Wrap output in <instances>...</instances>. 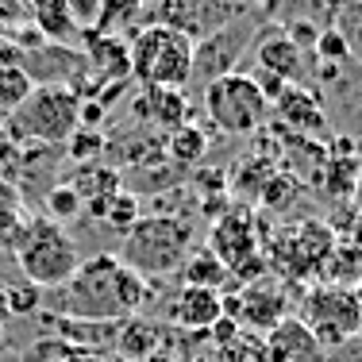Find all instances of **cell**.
Here are the masks:
<instances>
[{
  "label": "cell",
  "mask_w": 362,
  "mask_h": 362,
  "mask_svg": "<svg viewBox=\"0 0 362 362\" xmlns=\"http://www.w3.org/2000/svg\"><path fill=\"white\" fill-rule=\"evenodd\" d=\"M151 300V281L127 270L112 251L81 258L74 278L58 289V316L74 320H127Z\"/></svg>",
  "instance_id": "1"
},
{
  "label": "cell",
  "mask_w": 362,
  "mask_h": 362,
  "mask_svg": "<svg viewBox=\"0 0 362 362\" xmlns=\"http://www.w3.org/2000/svg\"><path fill=\"white\" fill-rule=\"evenodd\" d=\"M197 228L185 216H170V212H151L139 216L132 228L124 231V243H119V262L127 270H135L139 278H170L181 270V262L193 251Z\"/></svg>",
  "instance_id": "2"
},
{
  "label": "cell",
  "mask_w": 362,
  "mask_h": 362,
  "mask_svg": "<svg viewBox=\"0 0 362 362\" xmlns=\"http://www.w3.org/2000/svg\"><path fill=\"white\" fill-rule=\"evenodd\" d=\"M127 66L143 89H185L193 81V39L174 28L143 23L127 42Z\"/></svg>",
  "instance_id": "3"
},
{
  "label": "cell",
  "mask_w": 362,
  "mask_h": 362,
  "mask_svg": "<svg viewBox=\"0 0 362 362\" xmlns=\"http://www.w3.org/2000/svg\"><path fill=\"white\" fill-rule=\"evenodd\" d=\"M77 108L81 97L58 85H35L31 97L8 116L4 135L16 146H58L77 132Z\"/></svg>",
  "instance_id": "4"
},
{
  "label": "cell",
  "mask_w": 362,
  "mask_h": 362,
  "mask_svg": "<svg viewBox=\"0 0 362 362\" xmlns=\"http://www.w3.org/2000/svg\"><path fill=\"white\" fill-rule=\"evenodd\" d=\"M16 262H20L23 278L39 289H62L74 278V270L81 266V251L70 239V231L62 223L47 216H31L28 231H23L20 247H16Z\"/></svg>",
  "instance_id": "5"
},
{
  "label": "cell",
  "mask_w": 362,
  "mask_h": 362,
  "mask_svg": "<svg viewBox=\"0 0 362 362\" xmlns=\"http://www.w3.org/2000/svg\"><path fill=\"white\" fill-rule=\"evenodd\" d=\"M204 116L223 135H258L270 116V100L258 93L251 74L235 70L204 85Z\"/></svg>",
  "instance_id": "6"
},
{
  "label": "cell",
  "mask_w": 362,
  "mask_h": 362,
  "mask_svg": "<svg viewBox=\"0 0 362 362\" xmlns=\"http://www.w3.org/2000/svg\"><path fill=\"white\" fill-rule=\"evenodd\" d=\"M300 324L316 335L324 355L339 343L362 335V297L351 289H332V286H313L300 297Z\"/></svg>",
  "instance_id": "7"
},
{
  "label": "cell",
  "mask_w": 362,
  "mask_h": 362,
  "mask_svg": "<svg viewBox=\"0 0 362 362\" xmlns=\"http://www.w3.org/2000/svg\"><path fill=\"white\" fill-rule=\"evenodd\" d=\"M220 300H223V316H231L243 332H255V335L274 332L289 316V297L274 278L251 281V286L235 293H220Z\"/></svg>",
  "instance_id": "8"
},
{
  "label": "cell",
  "mask_w": 362,
  "mask_h": 362,
  "mask_svg": "<svg viewBox=\"0 0 362 362\" xmlns=\"http://www.w3.org/2000/svg\"><path fill=\"white\" fill-rule=\"evenodd\" d=\"M251 35H255V23L239 16V20H231L228 28L197 39L193 42V77H201V81L209 85L223 74H235V66L243 62L247 47L255 42Z\"/></svg>",
  "instance_id": "9"
},
{
  "label": "cell",
  "mask_w": 362,
  "mask_h": 362,
  "mask_svg": "<svg viewBox=\"0 0 362 362\" xmlns=\"http://www.w3.org/2000/svg\"><path fill=\"white\" fill-rule=\"evenodd\" d=\"M216 4H223V0H158L151 8V23L174 28L197 42L212 31L228 28L231 20H239V8H216Z\"/></svg>",
  "instance_id": "10"
},
{
  "label": "cell",
  "mask_w": 362,
  "mask_h": 362,
  "mask_svg": "<svg viewBox=\"0 0 362 362\" xmlns=\"http://www.w3.org/2000/svg\"><path fill=\"white\" fill-rule=\"evenodd\" d=\"M255 70L278 77L286 85H300L305 81V54L286 39L281 28H262L258 31V42H255Z\"/></svg>",
  "instance_id": "11"
},
{
  "label": "cell",
  "mask_w": 362,
  "mask_h": 362,
  "mask_svg": "<svg viewBox=\"0 0 362 362\" xmlns=\"http://www.w3.org/2000/svg\"><path fill=\"white\" fill-rule=\"evenodd\" d=\"M274 108H278L281 132H289V135H308V139H316L327 127V116L320 108V93L305 89V85H286L281 97L274 100Z\"/></svg>",
  "instance_id": "12"
},
{
  "label": "cell",
  "mask_w": 362,
  "mask_h": 362,
  "mask_svg": "<svg viewBox=\"0 0 362 362\" xmlns=\"http://www.w3.org/2000/svg\"><path fill=\"white\" fill-rule=\"evenodd\" d=\"M262 339H266V362H324L327 358L324 347L316 343V335L297 316H286Z\"/></svg>",
  "instance_id": "13"
},
{
  "label": "cell",
  "mask_w": 362,
  "mask_h": 362,
  "mask_svg": "<svg viewBox=\"0 0 362 362\" xmlns=\"http://www.w3.org/2000/svg\"><path fill=\"white\" fill-rule=\"evenodd\" d=\"M47 324L54 327L58 343L100 358V351H116L119 324L124 320H74V316H54V320H47Z\"/></svg>",
  "instance_id": "14"
},
{
  "label": "cell",
  "mask_w": 362,
  "mask_h": 362,
  "mask_svg": "<svg viewBox=\"0 0 362 362\" xmlns=\"http://www.w3.org/2000/svg\"><path fill=\"white\" fill-rule=\"evenodd\" d=\"M223 316V300L216 289H197V286H181L170 300V324L181 332H209Z\"/></svg>",
  "instance_id": "15"
},
{
  "label": "cell",
  "mask_w": 362,
  "mask_h": 362,
  "mask_svg": "<svg viewBox=\"0 0 362 362\" xmlns=\"http://www.w3.org/2000/svg\"><path fill=\"white\" fill-rule=\"evenodd\" d=\"M132 112L139 119H146L151 127H162L170 135L189 124V97H185V89H143L135 97Z\"/></svg>",
  "instance_id": "16"
},
{
  "label": "cell",
  "mask_w": 362,
  "mask_h": 362,
  "mask_svg": "<svg viewBox=\"0 0 362 362\" xmlns=\"http://www.w3.org/2000/svg\"><path fill=\"white\" fill-rule=\"evenodd\" d=\"M316 286H332V289H362V251L355 243H335L324 255V262L316 266Z\"/></svg>",
  "instance_id": "17"
},
{
  "label": "cell",
  "mask_w": 362,
  "mask_h": 362,
  "mask_svg": "<svg viewBox=\"0 0 362 362\" xmlns=\"http://www.w3.org/2000/svg\"><path fill=\"white\" fill-rule=\"evenodd\" d=\"M162 351V327L151 324L146 316H127L119 324V339H116V358H127V362H146Z\"/></svg>",
  "instance_id": "18"
},
{
  "label": "cell",
  "mask_w": 362,
  "mask_h": 362,
  "mask_svg": "<svg viewBox=\"0 0 362 362\" xmlns=\"http://www.w3.org/2000/svg\"><path fill=\"white\" fill-rule=\"evenodd\" d=\"M28 16H31V28H35L47 42H66V47H74V39L81 35V31L74 28L70 12H66V0H28Z\"/></svg>",
  "instance_id": "19"
},
{
  "label": "cell",
  "mask_w": 362,
  "mask_h": 362,
  "mask_svg": "<svg viewBox=\"0 0 362 362\" xmlns=\"http://www.w3.org/2000/svg\"><path fill=\"white\" fill-rule=\"evenodd\" d=\"M146 23V0H100V16H97V35L119 39V35H135Z\"/></svg>",
  "instance_id": "20"
},
{
  "label": "cell",
  "mask_w": 362,
  "mask_h": 362,
  "mask_svg": "<svg viewBox=\"0 0 362 362\" xmlns=\"http://www.w3.org/2000/svg\"><path fill=\"white\" fill-rule=\"evenodd\" d=\"M181 281L197 289H216V293H235L239 286L231 281V274L223 270V262L204 247V251H189V258L181 262Z\"/></svg>",
  "instance_id": "21"
},
{
  "label": "cell",
  "mask_w": 362,
  "mask_h": 362,
  "mask_svg": "<svg viewBox=\"0 0 362 362\" xmlns=\"http://www.w3.org/2000/svg\"><path fill=\"white\" fill-rule=\"evenodd\" d=\"M204 154H209V132H204L201 124H185V127H177V132L166 135V158L174 162V166L189 170V166H197Z\"/></svg>",
  "instance_id": "22"
},
{
  "label": "cell",
  "mask_w": 362,
  "mask_h": 362,
  "mask_svg": "<svg viewBox=\"0 0 362 362\" xmlns=\"http://www.w3.org/2000/svg\"><path fill=\"white\" fill-rule=\"evenodd\" d=\"M74 193L81 197V204L89 201H105V197H116L119 189V170L112 166H100V162H89V170H77V174L70 177Z\"/></svg>",
  "instance_id": "23"
},
{
  "label": "cell",
  "mask_w": 362,
  "mask_h": 362,
  "mask_svg": "<svg viewBox=\"0 0 362 362\" xmlns=\"http://www.w3.org/2000/svg\"><path fill=\"white\" fill-rule=\"evenodd\" d=\"M358 177H362V154H351V158L327 154L316 185H324V193H332V197H351L358 189Z\"/></svg>",
  "instance_id": "24"
},
{
  "label": "cell",
  "mask_w": 362,
  "mask_h": 362,
  "mask_svg": "<svg viewBox=\"0 0 362 362\" xmlns=\"http://www.w3.org/2000/svg\"><path fill=\"white\" fill-rule=\"evenodd\" d=\"M274 174H278V154H247V158L239 162L235 177H231V189H235V193H247V197H258Z\"/></svg>",
  "instance_id": "25"
},
{
  "label": "cell",
  "mask_w": 362,
  "mask_h": 362,
  "mask_svg": "<svg viewBox=\"0 0 362 362\" xmlns=\"http://www.w3.org/2000/svg\"><path fill=\"white\" fill-rule=\"evenodd\" d=\"M300 193H305V181H297L289 170H278V174H274V177L262 185L258 204H262L266 212H274V216H278V212H289L293 204L300 201Z\"/></svg>",
  "instance_id": "26"
},
{
  "label": "cell",
  "mask_w": 362,
  "mask_h": 362,
  "mask_svg": "<svg viewBox=\"0 0 362 362\" xmlns=\"http://www.w3.org/2000/svg\"><path fill=\"white\" fill-rule=\"evenodd\" d=\"M31 77L20 70V66H0V116H12L16 108L23 105V100L31 97Z\"/></svg>",
  "instance_id": "27"
},
{
  "label": "cell",
  "mask_w": 362,
  "mask_h": 362,
  "mask_svg": "<svg viewBox=\"0 0 362 362\" xmlns=\"http://www.w3.org/2000/svg\"><path fill=\"white\" fill-rule=\"evenodd\" d=\"M47 212H50L47 220L70 223V220H77L85 212V204H81V197L74 193L70 181H58V185H50V193H47Z\"/></svg>",
  "instance_id": "28"
},
{
  "label": "cell",
  "mask_w": 362,
  "mask_h": 362,
  "mask_svg": "<svg viewBox=\"0 0 362 362\" xmlns=\"http://www.w3.org/2000/svg\"><path fill=\"white\" fill-rule=\"evenodd\" d=\"M216 362H266V339L255 332H239L228 347H216Z\"/></svg>",
  "instance_id": "29"
},
{
  "label": "cell",
  "mask_w": 362,
  "mask_h": 362,
  "mask_svg": "<svg viewBox=\"0 0 362 362\" xmlns=\"http://www.w3.org/2000/svg\"><path fill=\"white\" fill-rule=\"evenodd\" d=\"M143 212H139V197L132 193V189H119L116 197L108 201V212H105V223L108 228H116L119 235H124L127 228H132L135 220H139Z\"/></svg>",
  "instance_id": "30"
},
{
  "label": "cell",
  "mask_w": 362,
  "mask_h": 362,
  "mask_svg": "<svg viewBox=\"0 0 362 362\" xmlns=\"http://www.w3.org/2000/svg\"><path fill=\"white\" fill-rule=\"evenodd\" d=\"M105 146H108V135H105V127L100 132H89V127H77V132L66 139V151H70V158L77 162H97L100 154H105Z\"/></svg>",
  "instance_id": "31"
},
{
  "label": "cell",
  "mask_w": 362,
  "mask_h": 362,
  "mask_svg": "<svg viewBox=\"0 0 362 362\" xmlns=\"http://www.w3.org/2000/svg\"><path fill=\"white\" fill-rule=\"evenodd\" d=\"M335 31H339L343 39H347L351 47V58H362V0H355V4H347L343 12H335Z\"/></svg>",
  "instance_id": "32"
},
{
  "label": "cell",
  "mask_w": 362,
  "mask_h": 362,
  "mask_svg": "<svg viewBox=\"0 0 362 362\" xmlns=\"http://www.w3.org/2000/svg\"><path fill=\"white\" fill-rule=\"evenodd\" d=\"M313 54L320 58L324 66H343V62H351V47H347V39H343L335 28H320V39H316Z\"/></svg>",
  "instance_id": "33"
},
{
  "label": "cell",
  "mask_w": 362,
  "mask_h": 362,
  "mask_svg": "<svg viewBox=\"0 0 362 362\" xmlns=\"http://www.w3.org/2000/svg\"><path fill=\"white\" fill-rule=\"evenodd\" d=\"M4 293H8V308H12V316L39 313V300H42V289L39 286L23 281V286H12V289H4Z\"/></svg>",
  "instance_id": "34"
},
{
  "label": "cell",
  "mask_w": 362,
  "mask_h": 362,
  "mask_svg": "<svg viewBox=\"0 0 362 362\" xmlns=\"http://www.w3.org/2000/svg\"><path fill=\"white\" fill-rule=\"evenodd\" d=\"M281 31H286V39L300 50V54H313L316 39H320V28H316L313 20H293L289 28H281Z\"/></svg>",
  "instance_id": "35"
},
{
  "label": "cell",
  "mask_w": 362,
  "mask_h": 362,
  "mask_svg": "<svg viewBox=\"0 0 362 362\" xmlns=\"http://www.w3.org/2000/svg\"><path fill=\"white\" fill-rule=\"evenodd\" d=\"M66 12H70L77 31H93L100 16V0H66Z\"/></svg>",
  "instance_id": "36"
},
{
  "label": "cell",
  "mask_w": 362,
  "mask_h": 362,
  "mask_svg": "<svg viewBox=\"0 0 362 362\" xmlns=\"http://www.w3.org/2000/svg\"><path fill=\"white\" fill-rule=\"evenodd\" d=\"M239 332H243V327H239L235 320H231V316H220V320L209 327V335H212V347H228V343L235 339Z\"/></svg>",
  "instance_id": "37"
},
{
  "label": "cell",
  "mask_w": 362,
  "mask_h": 362,
  "mask_svg": "<svg viewBox=\"0 0 362 362\" xmlns=\"http://www.w3.org/2000/svg\"><path fill=\"white\" fill-rule=\"evenodd\" d=\"M12 212H23V197L12 181L0 177V216H12Z\"/></svg>",
  "instance_id": "38"
},
{
  "label": "cell",
  "mask_w": 362,
  "mask_h": 362,
  "mask_svg": "<svg viewBox=\"0 0 362 362\" xmlns=\"http://www.w3.org/2000/svg\"><path fill=\"white\" fill-rule=\"evenodd\" d=\"M347 231H351V239H347V243H355L358 251H362V212H355V216H351Z\"/></svg>",
  "instance_id": "39"
},
{
  "label": "cell",
  "mask_w": 362,
  "mask_h": 362,
  "mask_svg": "<svg viewBox=\"0 0 362 362\" xmlns=\"http://www.w3.org/2000/svg\"><path fill=\"white\" fill-rule=\"evenodd\" d=\"M320 4H324L327 12L335 16V12H343V8H347V4H355V0H320Z\"/></svg>",
  "instance_id": "40"
},
{
  "label": "cell",
  "mask_w": 362,
  "mask_h": 362,
  "mask_svg": "<svg viewBox=\"0 0 362 362\" xmlns=\"http://www.w3.org/2000/svg\"><path fill=\"white\" fill-rule=\"evenodd\" d=\"M8 316H12V308H8V293H4V289H0V324H4V320H8Z\"/></svg>",
  "instance_id": "41"
},
{
  "label": "cell",
  "mask_w": 362,
  "mask_h": 362,
  "mask_svg": "<svg viewBox=\"0 0 362 362\" xmlns=\"http://www.w3.org/2000/svg\"><path fill=\"white\" fill-rule=\"evenodd\" d=\"M243 4H258V8H274L278 0H243Z\"/></svg>",
  "instance_id": "42"
},
{
  "label": "cell",
  "mask_w": 362,
  "mask_h": 362,
  "mask_svg": "<svg viewBox=\"0 0 362 362\" xmlns=\"http://www.w3.org/2000/svg\"><path fill=\"white\" fill-rule=\"evenodd\" d=\"M0 347H4V324H0Z\"/></svg>",
  "instance_id": "43"
},
{
  "label": "cell",
  "mask_w": 362,
  "mask_h": 362,
  "mask_svg": "<svg viewBox=\"0 0 362 362\" xmlns=\"http://www.w3.org/2000/svg\"><path fill=\"white\" fill-rule=\"evenodd\" d=\"M112 362H127V358H112Z\"/></svg>",
  "instance_id": "44"
},
{
  "label": "cell",
  "mask_w": 362,
  "mask_h": 362,
  "mask_svg": "<svg viewBox=\"0 0 362 362\" xmlns=\"http://www.w3.org/2000/svg\"><path fill=\"white\" fill-rule=\"evenodd\" d=\"M358 189H362V177H358Z\"/></svg>",
  "instance_id": "45"
}]
</instances>
